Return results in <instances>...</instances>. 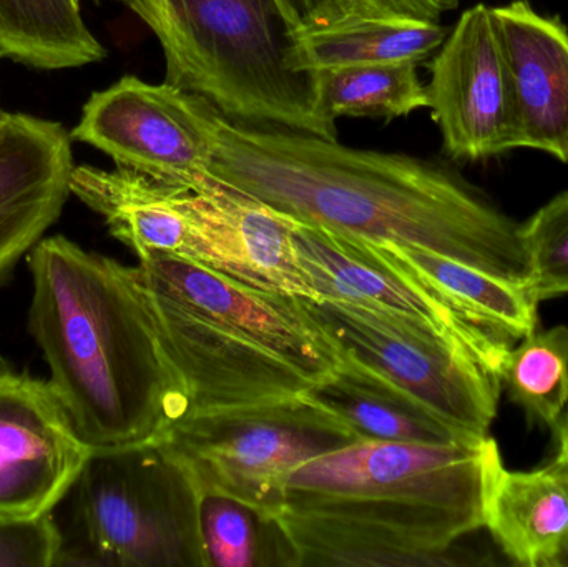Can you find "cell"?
<instances>
[{
    "mask_svg": "<svg viewBox=\"0 0 568 567\" xmlns=\"http://www.w3.org/2000/svg\"><path fill=\"white\" fill-rule=\"evenodd\" d=\"M62 531L55 513L0 518V567H55Z\"/></svg>",
    "mask_w": 568,
    "mask_h": 567,
    "instance_id": "83f0119b",
    "label": "cell"
},
{
    "mask_svg": "<svg viewBox=\"0 0 568 567\" xmlns=\"http://www.w3.org/2000/svg\"><path fill=\"white\" fill-rule=\"evenodd\" d=\"M90 453L49 379L0 353V518L55 513Z\"/></svg>",
    "mask_w": 568,
    "mask_h": 567,
    "instance_id": "8fae6325",
    "label": "cell"
},
{
    "mask_svg": "<svg viewBox=\"0 0 568 567\" xmlns=\"http://www.w3.org/2000/svg\"><path fill=\"white\" fill-rule=\"evenodd\" d=\"M93 2H99V0H93Z\"/></svg>",
    "mask_w": 568,
    "mask_h": 567,
    "instance_id": "4dcf8cb0",
    "label": "cell"
},
{
    "mask_svg": "<svg viewBox=\"0 0 568 567\" xmlns=\"http://www.w3.org/2000/svg\"><path fill=\"white\" fill-rule=\"evenodd\" d=\"M552 432L556 433V453L549 465L568 478V408Z\"/></svg>",
    "mask_w": 568,
    "mask_h": 567,
    "instance_id": "f1b7e54d",
    "label": "cell"
},
{
    "mask_svg": "<svg viewBox=\"0 0 568 567\" xmlns=\"http://www.w3.org/2000/svg\"><path fill=\"white\" fill-rule=\"evenodd\" d=\"M339 416L361 442L457 445L486 436L450 425L379 373L339 352L333 375L306 393Z\"/></svg>",
    "mask_w": 568,
    "mask_h": 567,
    "instance_id": "ac0fdd59",
    "label": "cell"
},
{
    "mask_svg": "<svg viewBox=\"0 0 568 567\" xmlns=\"http://www.w3.org/2000/svg\"><path fill=\"white\" fill-rule=\"evenodd\" d=\"M212 173L297 222L532 283L520 223L443 163L222 117Z\"/></svg>",
    "mask_w": 568,
    "mask_h": 567,
    "instance_id": "6da1fadb",
    "label": "cell"
},
{
    "mask_svg": "<svg viewBox=\"0 0 568 567\" xmlns=\"http://www.w3.org/2000/svg\"><path fill=\"white\" fill-rule=\"evenodd\" d=\"M426 85L443 149L456 162H483L514 145L513 107L493 7L467 9L430 62Z\"/></svg>",
    "mask_w": 568,
    "mask_h": 567,
    "instance_id": "7c38bea8",
    "label": "cell"
},
{
    "mask_svg": "<svg viewBox=\"0 0 568 567\" xmlns=\"http://www.w3.org/2000/svg\"><path fill=\"white\" fill-rule=\"evenodd\" d=\"M200 529L209 567H300L280 519L236 499L202 496Z\"/></svg>",
    "mask_w": 568,
    "mask_h": 567,
    "instance_id": "603a6c76",
    "label": "cell"
},
{
    "mask_svg": "<svg viewBox=\"0 0 568 567\" xmlns=\"http://www.w3.org/2000/svg\"><path fill=\"white\" fill-rule=\"evenodd\" d=\"M293 242L317 300L393 313L429 326L500 378L516 343L483 316L387 262L366 240L296 220Z\"/></svg>",
    "mask_w": 568,
    "mask_h": 567,
    "instance_id": "9c48e42d",
    "label": "cell"
},
{
    "mask_svg": "<svg viewBox=\"0 0 568 567\" xmlns=\"http://www.w3.org/2000/svg\"><path fill=\"white\" fill-rule=\"evenodd\" d=\"M513 107L514 145L568 165V29L527 0L493 7Z\"/></svg>",
    "mask_w": 568,
    "mask_h": 567,
    "instance_id": "2e32d148",
    "label": "cell"
},
{
    "mask_svg": "<svg viewBox=\"0 0 568 567\" xmlns=\"http://www.w3.org/2000/svg\"><path fill=\"white\" fill-rule=\"evenodd\" d=\"M321 105L329 119L377 117L393 120L427 109L417 63H377L321 70Z\"/></svg>",
    "mask_w": 568,
    "mask_h": 567,
    "instance_id": "d4e9b609",
    "label": "cell"
},
{
    "mask_svg": "<svg viewBox=\"0 0 568 567\" xmlns=\"http://www.w3.org/2000/svg\"><path fill=\"white\" fill-rule=\"evenodd\" d=\"M29 333L50 385L92 449L155 442L189 416V396L165 355L135 266L43 236L26 259Z\"/></svg>",
    "mask_w": 568,
    "mask_h": 567,
    "instance_id": "3957f363",
    "label": "cell"
},
{
    "mask_svg": "<svg viewBox=\"0 0 568 567\" xmlns=\"http://www.w3.org/2000/svg\"><path fill=\"white\" fill-rule=\"evenodd\" d=\"M366 242L387 262L430 283L503 330L514 343L537 328L540 302L532 283L503 279L427 250Z\"/></svg>",
    "mask_w": 568,
    "mask_h": 567,
    "instance_id": "ffe728a7",
    "label": "cell"
},
{
    "mask_svg": "<svg viewBox=\"0 0 568 567\" xmlns=\"http://www.w3.org/2000/svg\"><path fill=\"white\" fill-rule=\"evenodd\" d=\"M496 439L457 445L357 442L297 466L278 519L300 567L460 565L484 528Z\"/></svg>",
    "mask_w": 568,
    "mask_h": 567,
    "instance_id": "7a4b0ae2",
    "label": "cell"
},
{
    "mask_svg": "<svg viewBox=\"0 0 568 567\" xmlns=\"http://www.w3.org/2000/svg\"><path fill=\"white\" fill-rule=\"evenodd\" d=\"M72 142L52 120L9 112L0 119V286L65 209Z\"/></svg>",
    "mask_w": 568,
    "mask_h": 567,
    "instance_id": "9a60e30c",
    "label": "cell"
},
{
    "mask_svg": "<svg viewBox=\"0 0 568 567\" xmlns=\"http://www.w3.org/2000/svg\"><path fill=\"white\" fill-rule=\"evenodd\" d=\"M341 353L369 366L457 428L490 436L503 383L429 326L351 303L300 296Z\"/></svg>",
    "mask_w": 568,
    "mask_h": 567,
    "instance_id": "52a82bcc",
    "label": "cell"
},
{
    "mask_svg": "<svg viewBox=\"0 0 568 567\" xmlns=\"http://www.w3.org/2000/svg\"><path fill=\"white\" fill-rule=\"evenodd\" d=\"M156 442L182 466L200 498L225 496L278 518L297 466L361 442L339 416L307 395L196 413Z\"/></svg>",
    "mask_w": 568,
    "mask_h": 567,
    "instance_id": "8992f818",
    "label": "cell"
},
{
    "mask_svg": "<svg viewBox=\"0 0 568 567\" xmlns=\"http://www.w3.org/2000/svg\"><path fill=\"white\" fill-rule=\"evenodd\" d=\"M179 202L205 243L210 269L255 288L317 300L294 249L296 220L215 175L183 190Z\"/></svg>",
    "mask_w": 568,
    "mask_h": 567,
    "instance_id": "5bb4252c",
    "label": "cell"
},
{
    "mask_svg": "<svg viewBox=\"0 0 568 567\" xmlns=\"http://www.w3.org/2000/svg\"><path fill=\"white\" fill-rule=\"evenodd\" d=\"M80 0H0V62L33 70L80 69L105 59Z\"/></svg>",
    "mask_w": 568,
    "mask_h": 567,
    "instance_id": "7402d4cb",
    "label": "cell"
},
{
    "mask_svg": "<svg viewBox=\"0 0 568 567\" xmlns=\"http://www.w3.org/2000/svg\"><path fill=\"white\" fill-rule=\"evenodd\" d=\"M3 113H6V112H3L2 109H0V119H2Z\"/></svg>",
    "mask_w": 568,
    "mask_h": 567,
    "instance_id": "f546056e",
    "label": "cell"
},
{
    "mask_svg": "<svg viewBox=\"0 0 568 567\" xmlns=\"http://www.w3.org/2000/svg\"><path fill=\"white\" fill-rule=\"evenodd\" d=\"M183 190L120 166L75 165L70 179L72 195L139 259L163 252L209 266L205 243L180 209Z\"/></svg>",
    "mask_w": 568,
    "mask_h": 567,
    "instance_id": "e0dca14e",
    "label": "cell"
},
{
    "mask_svg": "<svg viewBox=\"0 0 568 567\" xmlns=\"http://www.w3.org/2000/svg\"><path fill=\"white\" fill-rule=\"evenodd\" d=\"M500 383L530 425L554 429L568 408V326L534 330L507 353Z\"/></svg>",
    "mask_w": 568,
    "mask_h": 567,
    "instance_id": "cb8c5ba5",
    "label": "cell"
},
{
    "mask_svg": "<svg viewBox=\"0 0 568 567\" xmlns=\"http://www.w3.org/2000/svg\"><path fill=\"white\" fill-rule=\"evenodd\" d=\"M159 40L165 82L239 125L337 140L320 73L293 65L294 30L278 0H120Z\"/></svg>",
    "mask_w": 568,
    "mask_h": 567,
    "instance_id": "277c9868",
    "label": "cell"
},
{
    "mask_svg": "<svg viewBox=\"0 0 568 567\" xmlns=\"http://www.w3.org/2000/svg\"><path fill=\"white\" fill-rule=\"evenodd\" d=\"M294 32L327 29L366 19H420L439 22L459 0H278Z\"/></svg>",
    "mask_w": 568,
    "mask_h": 567,
    "instance_id": "4316f807",
    "label": "cell"
},
{
    "mask_svg": "<svg viewBox=\"0 0 568 567\" xmlns=\"http://www.w3.org/2000/svg\"><path fill=\"white\" fill-rule=\"evenodd\" d=\"M62 503L55 567H209L199 492L156 439L92 449Z\"/></svg>",
    "mask_w": 568,
    "mask_h": 567,
    "instance_id": "5b68a950",
    "label": "cell"
},
{
    "mask_svg": "<svg viewBox=\"0 0 568 567\" xmlns=\"http://www.w3.org/2000/svg\"><path fill=\"white\" fill-rule=\"evenodd\" d=\"M530 282L539 302L568 295V192L520 223Z\"/></svg>",
    "mask_w": 568,
    "mask_h": 567,
    "instance_id": "484cf974",
    "label": "cell"
},
{
    "mask_svg": "<svg viewBox=\"0 0 568 567\" xmlns=\"http://www.w3.org/2000/svg\"><path fill=\"white\" fill-rule=\"evenodd\" d=\"M434 20L366 19L327 29L294 32L293 65L300 72L429 59L446 40Z\"/></svg>",
    "mask_w": 568,
    "mask_h": 567,
    "instance_id": "44dd1931",
    "label": "cell"
},
{
    "mask_svg": "<svg viewBox=\"0 0 568 567\" xmlns=\"http://www.w3.org/2000/svg\"><path fill=\"white\" fill-rule=\"evenodd\" d=\"M136 272L146 285L272 350L317 383L339 365V350L310 318L300 296L255 288L202 263L163 252L139 259Z\"/></svg>",
    "mask_w": 568,
    "mask_h": 567,
    "instance_id": "4fadbf2b",
    "label": "cell"
},
{
    "mask_svg": "<svg viewBox=\"0 0 568 567\" xmlns=\"http://www.w3.org/2000/svg\"><path fill=\"white\" fill-rule=\"evenodd\" d=\"M222 113L172 83L125 75L93 92L70 136L120 169L199 190L212 179Z\"/></svg>",
    "mask_w": 568,
    "mask_h": 567,
    "instance_id": "ba28073f",
    "label": "cell"
},
{
    "mask_svg": "<svg viewBox=\"0 0 568 567\" xmlns=\"http://www.w3.org/2000/svg\"><path fill=\"white\" fill-rule=\"evenodd\" d=\"M484 528L516 565H567V476L550 465L510 472L503 463L487 489Z\"/></svg>",
    "mask_w": 568,
    "mask_h": 567,
    "instance_id": "d6986e66",
    "label": "cell"
},
{
    "mask_svg": "<svg viewBox=\"0 0 568 567\" xmlns=\"http://www.w3.org/2000/svg\"><path fill=\"white\" fill-rule=\"evenodd\" d=\"M136 276L160 343L185 386L189 416L294 398L317 385L283 356L196 315Z\"/></svg>",
    "mask_w": 568,
    "mask_h": 567,
    "instance_id": "30bf717a",
    "label": "cell"
}]
</instances>
